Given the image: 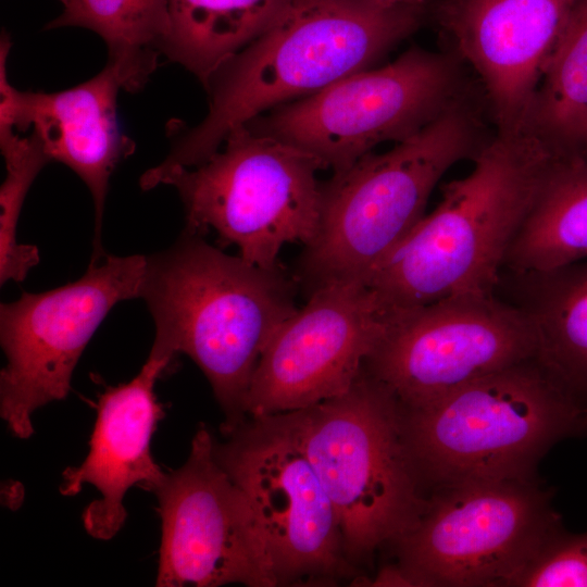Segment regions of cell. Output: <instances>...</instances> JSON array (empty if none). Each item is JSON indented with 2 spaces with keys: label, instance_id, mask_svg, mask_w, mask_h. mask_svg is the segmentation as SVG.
Listing matches in <instances>:
<instances>
[{
  "label": "cell",
  "instance_id": "cell-1",
  "mask_svg": "<svg viewBox=\"0 0 587 587\" xmlns=\"http://www.w3.org/2000/svg\"><path fill=\"white\" fill-rule=\"evenodd\" d=\"M424 7L383 8L365 0H292L255 40L211 78L205 117L171 122L157 175L207 161L237 126L366 70L419 27Z\"/></svg>",
  "mask_w": 587,
  "mask_h": 587
},
{
  "label": "cell",
  "instance_id": "cell-2",
  "mask_svg": "<svg viewBox=\"0 0 587 587\" xmlns=\"http://www.w3.org/2000/svg\"><path fill=\"white\" fill-rule=\"evenodd\" d=\"M297 285L282 266L229 255L186 229L147 257L140 298L155 326L151 350L187 354L200 367L225 414V435L247 420L253 373L277 327L298 309Z\"/></svg>",
  "mask_w": 587,
  "mask_h": 587
},
{
  "label": "cell",
  "instance_id": "cell-3",
  "mask_svg": "<svg viewBox=\"0 0 587 587\" xmlns=\"http://www.w3.org/2000/svg\"><path fill=\"white\" fill-rule=\"evenodd\" d=\"M526 129H499L469 174L362 279L387 310L494 295L507 253L552 160Z\"/></svg>",
  "mask_w": 587,
  "mask_h": 587
},
{
  "label": "cell",
  "instance_id": "cell-4",
  "mask_svg": "<svg viewBox=\"0 0 587 587\" xmlns=\"http://www.w3.org/2000/svg\"><path fill=\"white\" fill-rule=\"evenodd\" d=\"M477 118L458 98L415 134L382 153L358 159L321 185L319 230L298 259L308 292L363 279L425 215L432 191L457 162L474 157Z\"/></svg>",
  "mask_w": 587,
  "mask_h": 587
},
{
  "label": "cell",
  "instance_id": "cell-5",
  "mask_svg": "<svg viewBox=\"0 0 587 587\" xmlns=\"http://www.w3.org/2000/svg\"><path fill=\"white\" fill-rule=\"evenodd\" d=\"M402 426L420 477L436 486L534 479L553 445L587 433L584 408L536 358L402 408Z\"/></svg>",
  "mask_w": 587,
  "mask_h": 587
},
{
  "label": "cell",
  "instance_id": "cell-6",
  "mask_svg": "<svg viewBox=\"0 0 587 587\" xmlns=\"http://www.w3.org/2000/svg\"><path fill=\"white\" fill-rule=\"evenodd\" d=\"M287 414L337 512L351 564L416 526L427 499L389 388L363 367L344 395Z\"/></svg>",
  "mask_w": 587,
  "mask_h": 587
},
{
  "label": "cell",
  "instance_id": "cell-7",
  "mask_svg": "<svg viewBox=\"0 0 587 587\" xmlns=\"http://www.w3.org/2000/svg\"><path fill=\"white\" fill-rule=\"evenodd\" d=\"M321 170L312 154L242 124L203 163L141 175L139 185L142 190L173 186L184 204L186 230L212 229L222 246H236L246 261L276 268L286 243L307 246L319 230Z\"/></svg>",
  "mask_w": 587,
  "mask_h": 587
},
{
  "label": "cell",
  "instance_id": "cell-8",
  "mask_svg": "<svg viewBox=\"0 0 587 587\" xmlns=\"http://www.w3.org/2000/svg\"><path fill=\"white\" fill-rule=\"evenodd\" d=\"M436 487L416 526L391 542L409 586L509 587L563 524L536 478Z\"/></svg>",
  "mask_w": 587,
  "mask_h": 587
},
{
  "label": "cell",
  "instance_id": "cell-9",
  "mask_svg": "<svg viewBox=\"0 0 587 587\" xmlns=\"http://www.w3.org/2000/svg\"><path fill=\"white\" fill-rule=\"evenodd\" d=\"M458 86L450 55L413 47L380 68L353 73L246 124L337 173L377 145L419 132L458 99Z\"/></svg>",
  "mask_w": 587,
  "mask_h": 587
},
{
  "label": "cell",
  "instance_id": "cell-10",
  "mask_svg": "<svg viewBox=\"0 0 587 587\" xmlns=\"http://www.w3.org/2000/svg\"><path fill=\"white\" fill-rule=\"evenodd\" d=\"M537 350L534 323L523 309L495 294H467L391 310L364 369L403 409H413L534 359Z\"/></svg>",
  "mask_w": 587,
  "mask_h": 587
},
{
  "label": "cell",
  "instance_id": "cell-11",
  "mask_svg": "<svg viewBox=\"0 0 587 587\" xmlns=\"http://www.w3.org/2000/svg\"><path fill=\"white\" fill-rule=\"evenodd\" d=\"M146 266L145 255L105 254L73 283L1 303L0 412L14 436L30 437L34 412L68 395L98 326L116 303L140 298Z\"/></svg>",
  "mask_w": 587,
  "mask_h": 587
},
{
  "label": "cell",
  "instance_id": "cell-12",
  "mask_svg": "<svg viewBox=\"0 0 587 587\" xmlns=\"http://www.w3.org/2000/svg\"><path fill=\"white\" fill-rule=\"evenodd\" d=\"M227 436L214 454L254 509L278 585L349 573L337 512L288 414L246 420Z\"/></svg>",
  "mask_w": 587,
  "mask_h": 587
},
{
  "label": "cell",
  "instance_id": "cell-13",
  "mask_svg": "<svg viewBox=\"0 0 587 587\" xmlns=\"http://www.w3.org/2000/svg\"><path fill=\"white\" fill-rule=\"evenodd\" d=\"M151 492L162 529L157 586H278L254 509L217 461L205 426L196 432L186 462Z\"/></svg>",
  "mask_w": 587,
  "mask_h": 587
},
{
  "label": "cell",
  "instance_id": "cell-14",
  "mask_svg": "<svg viewBox=\"0 0 587 587\" xmlns=\"http://www.w3.org/2000/svg\"><path fill=\"white\" fill-rule=\"evenodd\" d=\"M389 314L361 279L312 290L265 346L249 387L247 416L299 411L347 392L383 338Z\"/></svg>",
  "mask_w": 587,
  "mask_h": 587
},
{
  "label": "cell",
  "instance_id": "cell-15",
  "mask_svg": "<svg viewBox=\"0 0 587 587\" xmlns=\"http://www.w3.org/2000/svg\"><path fill=\"white\" fill-rule=\"evenodd\" d=\"M579 0H442L439 22L480 76L499 129L524 128Z\"/></svg>",
  "mask_w": 587,
  "mask_h": 587
},
{
  "label": "cell",
  "instance_id": "cell-16",
  "mask_svg": "<svg viewBox=\"0 0 587 587\" xmlns=\"http://www.w3.org/2000/svg\"><path fill=\"white\" fill-rule=\"evenodd\" d=\"M7 59L0 55V136L33 127L51 161L68 166L86 184L95 205L91 261H98L105 255L101 226L111 174L135 151L118 124V76L107 63L92 78L62 91H20L8 80Z\"/></svg>",
  "mask_w": 587,
  "mask_h": 587
},
{
  "label": "cell",
  "instance_id": "cell-17",
  "mask_svg": "<svg viewBox=\"0 0 587 587\" xmlns=\"http://www.w3.org/2000/svg\"><path fill=\"white\" fill-rule=\"evenodd\" d=\"M173 360L151 350L133 379L108 387L99 396L88 454L80 465L62 474L60 492L64 496L77 495L86 484L100 492L83 513L85 529L97 539H111L123 526V499L129 488L151 491L165 474L150 445L164 415L154 394L155 382Z\"/></svg>",
  "mask_w": 587,
  "mask_h": 587
},
{
  "label": "cell",
  "instance_id": "cell-18",
  "mask_svg": "<svg viewBox=\"0 0 587 587\" xmlns=\"http://www.w3.org/2000/svg\"><path fill=\"white\" fill-rule=\"evenodd\" d=\"M511 273V272H510ZM516 305L534 323L536 359L587 407V259L548 271L511 273Z\"/></svg>",
  "mask_w": 587,
  "mask_h": 587
},
{
  "label": "cell",
  "instance_id": "cell-19",
  "mask_svg": "<svg viewBox=\"0 0 587 587\" xmlns=\"http://www.w3.org/2000/svg\"><path fill=\"white\" fill-rule=\"evenodd\" d=\"M587 259V155L553 157L507 253L511 273Z\"/></svg>",
  "mask_w": 587,
  "mask_h": 587
},
{
  "label": "cell",
  "instance_id": "cell-20",
  "mask_svg": "<svg viewBox=\"0 0 587 587\" xmlns=\"http://www.w3.org/2000/svg\"><path fill=\"white\" fill-rule=\"evenodd\" d=\"M292 0H170L164 55L207 89L213 75L261 36Z\"/></svg>",
  "mask_w": 587,
  "mask_h": 587
},
{
  "label": "cell",
  "instance_id": "cell-21",
  "mask_svg": "<svg viewBox=\"0 0 587 587\" xmlns=\"http://www.w3.org/2000/svg\"><path fill=\"white\" fill-rule=\"evenodd\" d=\"M524 129L555 158L587 155V0L577 3L545 66Z\"/></svg>",
  "mask_w": 587,
  "mask_h": 587
},
{
  "label": "cell",
  "instance_id": "cell-22",
  "mask_svg": "<svg viewBox=\"0 0 587 587\" xmlns=\"http://www.w3.org/2000/svg\"><path fill=\"white\" fill-rule=\"evenodd\" d=\"M63 10L45 29L84 27L107 43L108 64L121 86L140 90L164 55L171 30L170 0H60Z\"/></svg>",
  "mask_w": 587,
  "mask_h": 587
},
{
  "label": "cell",
  "instance_id": "cell-23",
  "mask_svg": "<svg viewBox=\"0 0 587 587\" xmlns=\"http://www.w3.org/2000/svg\"><path fill=\"white\" fill-rule=\"evenodd\" d=\"M5 177L0 187V284L22 282L39 262L36 246L18 243L17 224L26 195L42 167L51 162L40 139L32 133L0 145Z\"/></svg>",
  "mask_w": 587,
  "mask_h": 587
},
{
  "label": "cell",
  "instance_id": "cell-24",
  "mask_svg": "<svg viewBox=\"0 0 587 587\" xmlns=\"http://www.w3.org/2000/svg\"><path fill=\"white\" fill-rule=\"evenodd\" d=\"M509 587H587V532L552 529Z\"/></svg>",
  "mask_w": 587,
  "mask_h": 587
},
{
  "label": "cell",
  "instance_id": "cell-25",
  "mask_svg": "<svg viewBox=\"0 0 587 587\" xmlns=\"http://www.w3.org/2000/svg\"><path fill=\"white\" fill-rule=\"evenodd\" d=\"M383 8L424 7L428 0H365Z\"/></svg>",
  "mask_w": 587,
  "mask_h": 587
},
{
  "label": "cell",
  "instance_id": "cell-26",
  "mask_svg": "<svg viewBox=\"0 0 587 587\" xmlns=\"http://www.w3.org/2000/svg\"><path fill=\"white\" fill-rule=\"evenodd\" d=\"M584 421H585V425H586V428H587V407L584 410Z\"/></svg>",
  "mask_w": 587,
  "mask_h": 587
}]
</instances>
